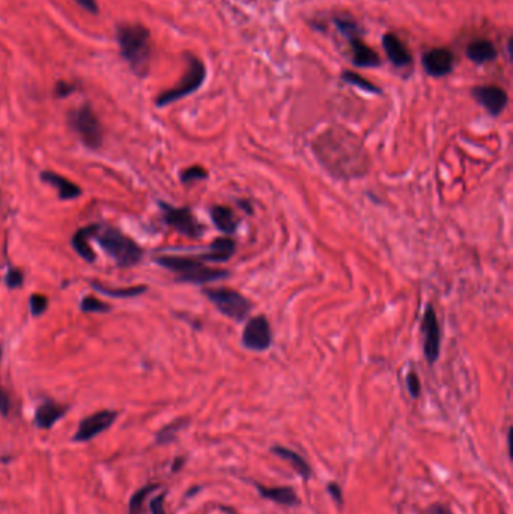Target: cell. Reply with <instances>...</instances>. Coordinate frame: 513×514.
<instances>
[{
  "mask_svg": "<svg viewBox=\"0 0 513 514\" xmlns=\"http://www.w3.org/2000/svg\"><path fill=\"white\" fill-rule=\"evenodd\" d=\"M116 39L121 56L137 77L149 73L152 46L149 29L139 23H121L116 27Z\"/></svg>",
  "mask_w": 513,
  "mask_h": 514,
  "instance_id": "obj_2",
  "label": "cell"
},
{
  "mask_svg": "<svg viewBox=\"0 0 513 514\" xmlns=\"http://www.w3.org/2000/svg\"><path fill=\"white\" fill-rule=\"evenodd\" d=\"M242 345L252 352H265L273 345V333L268 319L264 314L254 316L242 331Z\"/></svg>",
  "mask_w": 513,
  "mask_h": 514,
  "instance_id": "obj_9",
  "label": "cell"
},
{
  "mask_svg": "<svg viewBox=\"0 0 513 514\" xmlns=\"http://www.w3.org/2000/svg\"><path fill=\"white\" fill-rule=\"evenodd\" d=\"M237 251V242H235L229 236H221V238L214 239L210 245L207 253L196 256L202 262H212V263H224L231 261V257Z\"/></svg>",
  "mask_w": 513,
  "mask_h": 514,
  "instance_id": "obj_16",
  "label": "cell"
},
{
  "mask_svg": "<svg viewBox=\"0 0 513 514\" xmlns=\"http://www.w3.org/2000/svg\"><path fill=\"white\" fill-rule=\"evenodd\" d=\"M68 125L88 148L90 149L101 148L104 131H102V125L98 116L95 115L94 109H92L88 102L68 113Z\"/></svg>",
  "mask_w": 513,
  "mask_h": 514,
  "instance_id": "obj_7",
  "label": "cell"
},
{
  "mask_svg": "<svg viewBox=\"0 0 513 514\" xmlns=\"http://www.w3.org/2000/svg\"><path fill=\"white\" fill-rule=\"evenodd\" d=\"M184 464H186V457H177L175 460H173V465H172V472H178Z\"/></svg>",
  "mask_w": 513,
  "mask_h": 514,
  "instance_id": "obj_40",
  "label": "cell"
},
{
  "mask_svg": "<svg viewBox=\"0 0 513 514\" xmlns=\"http://www.w3.org/2000/svg\"><path fill=\"white\" fill-rule=\"evenodd\" d=\"M100 228H101L100 224L85 225V228L78 229L73 235V238H71V245H73V249L76 250V253L81 257V259L89 262V263H92L95 261V253L90 246V239L95 238Z\"/></svg>",
  "mask_w": 513,
  "mask_h": 514,
  "instance_id": "obj_18",
  "label": "cell"
},
{
  "mask_svg": "<svg viewBox=\"0 0 513 514\" xmlns=\"http://www.w3.org/2000/svg\"><path fill=\"white\" fill-rule=\"evenodd\" d=\"M423 514H453V513L450 511L449 507L443 506V503H434V506L426 508Z\"/></svg>",
  "mask_w": 513,
  "mask_h": 514,
  "instance_id": "obj_39",
  "label": "cell"
},
{
  "mask_svg": "<svg viewBox=\"0 0 513 514\" xmlns=\"http://www.w3.org/2000/svg\"><path fill=\"white\" fill-rule=\"evenodd\" d=\"M187 424H189L187 418H179V419L173 421V423L167 424L166 427H163L157 433V444L164 445V444H169V442H172V440H175L177 435Z\"/></svg>",
  "mask_w": 513,
  "mask_h": 514,
  "instance_id": "obj_28",
  "label": "cell"
},
{
  "mask_svg": "<svg viewBox=\"0 0 513 514\" xmlns=\"http://www.w3.org/2000/svg\"><path fill=\"white\" fill-rule=\"evenodd\" d=\"M422 333H423V351L426 361L429 364H435L439 358L441 351V328L437 313L432 305H427L423 321H422Z\"/></svg>",
  "mask_w": 513,
  "mask_h": 514,
  "instance_id": "obj_11",
  "label": "cell"
},
{
  "mask_svg": "<svg viewBox=\"0 0 513 514\" xmlns=\"http://www.w3.org/2000/svg\"><path fill=\"white\" fill-rule=\"evenodd\" d=\"M76 89H77L76 85L60 80V81H57L56 86H55V95H56V98H68L71 94H74Z\"/></svg>",
  "mask_w": 513,
  "mask_h": 514,
  "instance_id": "obj_35",
  "label": "cell"
},
{
  "mask_svg": "<svg viewBox=\"0 0 513 514\" xmlns=\"http://www.w3.org/2000/svg\"><path fill=\"white\" fill-rule=\"evenodd\" d=\"M341 78H342V81H345V83L355 86V88L362 89L364 92H369V94H375V95L383 94L381 88H378L375 83H372V81H369L363 76L355 73V71H343Z\"/></svg>",
  "mask_w": 513,
  "mask_h": 514,
  "instance_id": "obj_25",
  "label": "cell"
},
{
  "mask_svg": "<svg viewBox=\"0 0 513 514\" xmlns=\"http://www.w3.org/2000/svg\"><path fill=\"white\" fill-rule=\"evenodd\" d=\"M158 487H160V485H157V482H152V485H146V486H143L142 489H139L130 499L128 514H142L143 513V503H145L146 498L151 495V492H156Z\"/></svg>",
  "mask_w": 513,
  "mask_h": 514,
  "instance_id": "obj_27",
  "label": "cell"
},
{
  "mask_svg": "<svg viewBox=\"0 0 513 514\" xmlns=\"http://www.w3.org/2000/svg\"><path fill=\"white\" fill-rule=\"evenodd\" d=\"M383 47L388 60L396 68H406L413 64V56L406 46L395 34H385L383 36Z\"/></svg>",
  "mask_w": 513,
  "mask_h": 514,
  "instance_id": "obj_15",
  "label": "cell"
},
{
  "mask_svg": "<svg viewBox=\"0 0 513 514\" xmlns=\"http://www.w3.org/2000/svg\"><path fill=\"white\" fill-rule=\"evenodd\" d=\"M158 204L161 209L163 221L167 225H170L173 230H177L178 233L187 236V238L190 239L202 238L203 232H205V225L198 221V218L194 217L190 208L187 207L177 208V207H172V204L166 202H160Z\"/></svg>",
  "mask_w": 513,
  "mask_h": 514,
  "instance_id": "obj_8",
  "label": "cell"
},
{
  "mask_svg": "<svg viewBox=\"0 0 513 514\" xmlns=\"http://www.w3.org/2000/svg\"><path fill=\"white\" fill-rule=\"evenodd\" d=\"M202 293L215 305L217 310L235 322H242L253 310L252 301L238 291L229 287H205Z\"/></svg>",
  "mask_w": 513,
  "mask_h": 514,
  "instance_id": "obj_6",
  "label": "cell"
},
{
  "mask_svg": "<svg viewBox=\"0 0 513 514\" xmlns=\"http://www.w3.org/2000/svg\"><path fill=\"white\" fill-rule=\"evenodd\" d=\"M313 152L324 169L337 179L363 178L369 172V155L351 131L330 128L313 141Z\"/></svg>",
  "mask_w": 513,
  "mask_h": 514,
  "instance_id": "obj_1",
  "label": "cell"
},
{
  "mask_svg": "<svg viewBox=\"0 0 513 514\" xmlns=\"http://www.w3.org/2000/svg\"><path fill=\"white\" fill-rule=\"evenodd\" d=\"M68 410V406L59 405L53 400H46L36 408L34 423L41 430H48L53 427L60 418H64Z\"/></svg>",
  "mask_w": 513,
  "mask_h": 514,
  "instance_id": "obj_17",
  "label": "cell"
},
{
  "mask_svg": "<svg viewBox=\"0 0 513 514\" xmlns=\"http://www.w3.org/2000/svg\"><path fill=\"white\" fill-rule=\"evenodd\" d=\"M256 489H258L259 495L262 498L270 499L275 503H280V506H285V507H295V506H299V502H300L294 489L288 486L266 487L262 485H256Z\"/></svg>",
  "mask_w": 513,
  "mask_h": 514,
  "instance_id": "obj_20",
  "label": "cell"
},
{
  "mask_svg": "<svg viewBox=\"0 0 513 514\" xmlns=\"http://www.w3.org/2000/svg\"><path fill=\"white\" fill-rule=\"evenodd\" d=\"M2 352H4V349L2 346H0V361H2ZM11 408H13L11 397H9V394L4 389L2 384H0V415L8 417L9 412H11Z\"/></svg>",
  "mask_w": 513,
  "mask_h": 514,
  "instance_id": "obj_33",
  "label": "cell"
},
{
  "mask_svg": "<svg viewBox=\"0 0 513 514\" xmlns=\"http://www.w3.org/2000/svg\"><path fill=\"white\" fill-rule=\"evenodd\" d=\"M29 305H30V312H32V314H34L35 317H38V316L44 314V313L47 312V308H48V300H47V296H44V295L35 293V295L30 296Z\"/></svg>",
  "mask_w": 513,
  "mask_h": 514,
  "instance_id": "obj_31",
  "label": "cell"
},
{
  "mask_svg": "<svg viewBox=\"0 0 513 514\" xmlns=\"http://www.w3.org/2000/svg\"><path fill=\"white\" fill-rule=\"evenodd\" d=\"M118 418V412L116 410H110V409H104V410H98V412L92 414L86 418H83L80 421V424L77 427L76 435L73 438L74 442H89L94 438H97L98 435L104 433L107 429H110L115 423Z\"/></svg>",
  "mask_w": 513,
  "mask_h": 514,
  "instance_id": "obj_10",
  "label": "cell"
},
{
  "mask_svg": "<svg viewBox=\"0 0 513 514\" xmlns=\"http://www.w3.org/2000/svg\"><path fill=\"white\" fill-rule=\"evenodd\" d=\"M327 490L328 493H330V496L333 498V501L337 503L338 507L343 506V492H342V487L337 485V482H330V485L327 486Z\"/></svg>",
  "mask_w": 513,
  "mask_h": 514,
  "instance_id": "obj_36",
  "label": "cell"
},
{
  "mask_svg": "<svg viewBox=\"0 0 513 514\" xmlns=\"http://www.w3.org/2000/svg\"><path fill=\"white\" fill-rule=\"evenodd\" d=\"M92 289L98 293H102L106 296H111V298H135V296H140L148 291V286H131V287H109L101 283H92Z\"/></svg>",
  "mask_w": 513,
  "mask_h": 514,
  "instance_id": "obj_24",
  "label": "cell"
},
{
  "mask_svg": "<svg viewBox=\"0 0 513 514\" xmlns=\"http://www.w3.org/2000/svg\"><path fill=\"white\" fill-rule=\"evenodd\" d=\"M156 262L172 272L177 274V282L191 284H207L229 279L231 272L226 270H214L205 265L198 257L187 256H160Z\"/></svg>",
  "mask_w": 513,
  "mask_h": 514,
  "instance_id": "obj_3",
  "label": "cell"
},
{
  "mask_svg": "<svg viewBox=\"0 0 513 514\" xmlns=\"http://www.w3.org/2000/svg\"><path fill=\"white\" fill-rule=\"evenodd\" d=\"M221 510L224 511V514H237V513H235L232 508H228V507H223Z\"/></svg>",
  "mask_w": 513,
  "mask_h": 514,
  "instance_id": "obj_42",
  "label": "cell"
},
{
  "mask_svg": "<svg viewBox=\"0 0 513 514\" xmlns=\"http://www.w3.org/2000/svg\"><path fill=\"white\" fill-rule=\"evenodd\" d=\"M5 282H6V286L9 287V289H18V287L23 286L25 274L20 270H17V268H9L8 272H6V277H5Z\"/></svg>",
  "mask_w": 513,
  "mask_h": 514,
  "instance_id": "obj_32",
  "label": "cell"
},
{
  "mask_svg": "<svg viewBox=\"0 0 513 514\" xmlns=\"http://www.w3.org/2000/svg\"><path fill=\"white\" fill-rule=\"evenodd\" d=\"M210 215H211V220L215 225V229L220 230L226 236L237 232L238 220L237 217H235V212L231 208L221 207V204H215V207L211 208Z\"/></svg>",
  "mask_w": 513,
  "mask_h": 514,
  "instance_id": "obj_21",
  "label": "cell"
},
{
  "mask_svg": "<svg viewBox=\"0 0 513 514\" xmlns=\"http://www.w3.org/2000/svg\"><path fill=\"white\" fill-rule=\"evenodd\" d=\"M237 203L240 204V207H241L245 212H250V214L253 212V211H252V203H250L249 200H238Z\"/></svg>",
  "mask_w": 513,
  "mask_h": 514,
  "instance_id": "obj_41",
  "label": "cell"
},
{
  "mask_svg": "<svg viewBox=\"0 0 513 514\" xmlns=\"http://www.w3.org/2000/svg\"><path fill=\"white\" fill-rule=\"evenodd\" d=\"M465 55L471 62H473V64L481 65V64H486V62L495 60L498 56V51L491 41L476 39L473 41V43L468 44Z\"/></svg>",
  "mask_w": 513,
  "mask_h": 514,
  "instance_id": "obj_22",
  "label": "cell"
},
{
  "mask_svg": "<svg viewBox=\"0 0 513 514\" xmlns=\"http://www.w3.org/2000/svg\"><path fill=\"white\" fill-rule=\"evenodd\" d=\"M333 23L336 29L338 30V34L346 39H350L353 36H362L360 25H358L355 20L351 18L350 15H336L333 17Z\"/></svg>",
  "mask_w": 513,
  "mask_h": 514,
  "instance_id": "obj_26",
  "label": "cell"
},
{
  "mask_svg": "<svg viewBox=\"0 0 513 514\" xmlns=\"http://www.w3.org/2000/svg\"><path fill=\"white\" fill-rule=\"evenodd\" d=\"M186 57H187L186 73H184L177 86L161 92L157 97L156 101L157 107L170 106L173 102L194 94V92L199 90L205 83V78H207V67H205L203 62L193 55H186Z\"/></svg>",
  "mask_w": 513,
  "mask_h": 514,
  "instance_id": "obj_5",
  "label": "cell"
},
{
  "mask_svg": "<svg viewBox=\"0 0 513 514\" xmlns=\"http://www.w3.org/2000/svg\"><path fill=\"white\" fill-rule=\"evenodd\" d=\"M471 95H473V98L489 113L492 118H498L501 113L505 111L509 102L506 90L494 85L476 86L471 89Z\"/></svg>",
  "mask_w": 513,
  "mask_h": 514,
  "instance_id": "obj_12",
  "label": "cell"
},
{
  "mask_svg": "<svg viewBox=\"0 0 513 514\" xmlns=\"http://www.w3.org/2000/svg\"><path fill=\"white\" fill-rule=\"evenodd\" d=\"M208 178V172L205 170L202 166H191L189 169H184L181 172V182L190 185L193 182L203 181Z\"/></svg>",
  "mask_w": 513,
  "mask_h": 514,
  "instance_id": "obj_30",
  "label": "cell"
},
{
  "mask_svg": "<svg viewBox=\"0 0 513 514\" xmlns=\"http://www.w3.org/2000/svg\"><path fill=\"white\" fill-rule=\"evenodd\" d=\"M271 453H274L275 456H279L280 459L286 460L288 464L299 472V474L304 478V480H309L310 475H312V468L309 465V461H307L303 456H300L296 451L291 450V448H286V447H282V445H275L271 448Z\"/></svg>",
  "mask_w": 513,
  "mask_h": 514,
  "instance_id": "obj_23",
  "label": "cell"
},
{
  "mask_svg": "<svg viewBox=\"0 0 513 514\" xmlns=\"http://www.w3.org/2000/svg\"><path fill=\"white\" fill-rule=\"evenodd\" d=\"M76 2L85 9V11L90 13V14H98L100 8H98V4L97 0H76Z\"/></svg>",
  "mask_w": 513,
  "mask_h": 514,
  "instance_id": "obj_38",
  "label": "cell"
},
{
  "mask_svg": "<svg viewBox=\"0 0 513 514\" xmlns=\"http://www.w3.org/2000/svg\"><path fill=\"white\" fill-rule=\"evenodd\" d=\"M406 387H408V393L413 398H418L420 393H422V384H420V379L416 373H408L406 376Z\"/></svg>",
  "mask_w": 513,
  "mask_h": 514,
  "instance_id": "obj_34",
  "label": "cell"
},
{
  "mask_svg": "<svg viewBox=\"0 0 513 514\" xmlns=\"http://www.w3.org/2000/svg\"><path fill=\"white\" fill-rule=\"evenodd\" d=\"M164 498H166V493H160L158 496L151 499L149 510L152 514H166V510H164Z\"/></svg>",
  "mask_w": 513,
  "mask_h": 514,
  "instance_id": "obj_37",
  "label": "cell"
},
{
  "mask_svg": "<svg viewBox=\"0 0 513 514\" xmlns=\"http://www.w3.org/2000/svg\"><path fill=\"white\" fill-rule=\"evenodd\" d=\"M422 65L427 76L435 78L446 77L453 71L455 56L449 48H430L422 56Z\"/></svg>",
  "mask_w": 513,
  "mask_h": 514,
  "instance_id": "obj_13",
  "label": "cell"
},
{
  "mask_svg": "<svg viewBox=\"0 0 513 514\" xmlns=\"http://www.w3.org/2000/svg\"><path fill=\"white\" fill-rule=\"evenodd\" d=\"M95 239L119 268H131L142 261L143 250L140 245L115 228H109V225L100 228Z\"/></svg>",
  "mask_w": 513,
  "mask_h": 514,
  "instance_id": "obj_4",
  "label": "cell"
},
{
  "mask_svg": "<svg viewBox=\"0 0 513 514\" xmlns=\"http://www.w3.org/2000/svg\"><path fill=\"white\" fill-rule=\"evenodd\" d=\"M80 308L81 312L85 313H100V314L109 313L111 310V307L109 304L100 301L95 296H85L80 303Z\"/></svg>",
  "mask_w": 513,
  "mask_h": 514,
  "instance_id": "obj_29",
  "label": "cell"
},
{
  "mask_svg": "<svg viewBox=\"0 0 513 514\" xmlns=\"http://www.w3.org/2000/svg\"><path fill=\"white\" fill-rule=\"evenodd\" d=\"M351 48L353 64L357 68H378L381 67V57L374 48L369 47L362 36H353L346 39Z\"/></svg>",
  "mask_w": 513,
  "mask_h": 514,
  "instance_id": "obj_14",
  "label": "cell"
},
{
  "mask_svg": "<svg viewBox=\"0 0 513 514\" xmlns=\"http://www.w3.org/2000/svg\"><path fill=\"white\" fill-rule=\"evenodd\" d=\"M41 179L50 185H53V187L57 190L60 200H73V199H77L81 194L78 185L68 181L64 176H60V174L55 172H48V170L43 172L41 173Z\"/></svg>",
  "mask_w": 513,
  "mask_h": 514,
  "instance_id": "obj_19",
  "label": "cell"
}]
</instances>
